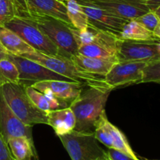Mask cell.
Segmentation results:
<instances>
[{
    "mask_svg": "<svg viewBox=\"0 0 160 160\" xmlns=\"http://www.w3.org/2000/svg\"><path fill=\"white\" fill-rule=\"evenodd\" d=\"M111 91L109 88L88 86L70 104L76 119L74 130L93 132L101 115L106 111L105 106Z\"/></svg>",
    "mask_w": 160,
    "mask_h": 160,
    "instance_id": "1",
    "label": "cell"
},
{
    "mask_svg": "<svg viewBox=\"0 0 160 160\" xmlns=\"http://www.w3.org/2000/svg\"><path fill=\"white\" fill-rule=\"evenodd\" d=\"M21 17H26L32 20L59 49L60 56L70 58L78 53L79 31L72 24L47 16L27 13Z\"/></svg>",
    "mask_w": 160,
    "mask_h": 160,
    "instance_id": "2",
    "label": "cell"
},
{
    "mask_svg": "<svg viewBox=\"0 0 160 160\" xmlns=\"http://www.w3.org/2000/svg\"><path fill=\"white\" fill-rule=\"evenodd\" d=\"M21 56L35 61L59 75L73 82L83 83L86 86L109 88L105 83L104 77H98V75L84 72L78 67L70 58L62 56H51L35 50L24 53Z\"/></svg>",
    "mask_w": 160,
    "mask_h": 160,
    "instance_id": "3",
    "label": "cell"
},
{
    "mask_svg": "<svg viewBox=\"0 0 160 160\" xmlns=\"http://www.w3.org/2000/svg\"><path fill=\"white\" fill-rule=\"evenodd\" d=\"M78 39L80 42L79 54L118 62L117 51L120 39L114 35L88 25L85 29L79 31Z\"/></svg>",
    "mask_w": 160,
    "mask_h": 160,
    "instance_id": "4",
    "label": "cell"
},
{
    "mask_svg": "<svg viewBox=\"0 0 160 160\" xmlns=\"http://www.w3.org/2000/svg\"><path fill=\"white\" fill-rule=\"evenodd\" d=\"M2 93L12 112L25 125L33 126L36 124H46L47 112L34 105L20 84L7 83L1 87Z\"/></svg>",
    "mask_w": 160,
    "mask_h": 160,
    "instance_id": "5",
    "label": "cell"
},
{
    "mask_svg": "<svg viewBox=\"0 0 160 160\" xmlns=\"http://www.w3.org/2000/svg\"><path fill=\"white\" fill-rule=\"evenodd\" d=\"M58 136L72 160H94L103 158L106 155V151L98 144L94 132L73 130Z\"/></svg>",
    "mask_w": 160,
    "mask_h": 160,
    "instance_id": "6",
    "label": "cell"
},
{
    "mask_svg": "<svg viewBox=\"0 0 160 160\" xmlns=\"http://www.w3.org/2000/svg\"><path fill=\"white\" fill-rule=\"evenodd\" d=\"M3 25L18 35L35 51L51 56H60L59 49L28 17L17 16Z\"/></svg>",
    "mask_w": 160,
    "mask_h": 160,
    "instance_id": "7",
    "label": "cell"
},
{
    "mask_svg": "<svg viewBox=\"0 0 160 160\" xmlns=\"http://www.w3.org/2000/svg\"><path fill=\"white\" fill-rule=\"evenodd\" d=\"M7 58L10 60L18 69L20 84L24 87L32 86L39 82L49 80L73 82L68 78L49 70L45 66L23 56L7 55Z\"/></svg>",
    "mask_w": 160,
    "mask_h": 160,
    "instance_id": "8",
    "label": "cell"
},
{
    "mask_svg": "<svg viewBox=\"0 0 160 160\" xmlns=\"http://www.w3.org/2000/svg\"><path fill=\"white\" fill-rule=\"evenodd\" d=\"M160 58V40L154 42L121 40L118 42L119 61L150 62Z\"/></svg>",
    "mask_w": 160,
    "mask_h": 160,
    "instance_id": "9",
    "label": "cell"
},
{
    "mask_svg": "<svg viewBox=\"0 0 160 160\" xmlns=\"http://www.w3.org/2000/svg\"><path fill=\"white\" fill-rule=\"evenodd\" d=\"M146 62L119 61L104 76L105 83L111 89L129 84L142 83V72Z\"/></svg>",
    "mask_w": 160,
    "mask_h": 160,
    "instance_id": "10",
    "label": "cell"
},
{
    "mask_svg": "<svg viewBox=\"0 0 160 160\" xmlns=\"http://www.w3.org/2000/svg\"><path fill=\"white\" fill-rule=\"evenodd\" d=\"M81 5H89L105 9L127 20H134L149 11L141 0H77Z\"/></svg>",
    "mask_w": 160,
    "mask_h": 160,
    "instance_id": "11",
    "label": "cell"
},
{
    "mask_svg": "<svg viewBox=\"0 0 160 160\" xmlns=\"http://www.w3.org/2000/svg\"><path fill=\"white\" fill-rule=\"evenodd\" d=\"M81 6L87 15L89 25L120 38L123 26L128 20L96 6L81 4Z\"/></svg>",
    "mask_w": 160,
    "mask_h": 160,
    "instance_id": "12",
    "label": "cell"
},
{
    "mask_svg": "<svg viewBox=\"0 0 160 160\" xmlns=\"http://www.w3.org/2000/svg\"><path fill=\"white\" fill-rule=\"evenodd\" d=\"M0 133L5 141L14 136H26L33 141L32 126L25 125L6 103L0 87Z\"/></svg>",
    "mask_w": 160,
    "mask_h": 160,
    "instance_id": "13",
    "label": "cell"
},
{
    "mask_svg": "<svg viewBox=\"0 0 160 160\" xmlns=\"http://www.w3.org/2000/svg\"><path fill=\"white\" fill-rule=\"evenodd\" d=\"M31 86L41 93H50L58 100L71 103L81 93L85 85L77 82L49 80L36 83Z\"/></svg>",
    "mask_w": 160,
    "mask_h": 160,
    "instance_id": "14",
    "label": "cell"
},
{
    "mask_svg": "<svg viewBox=\"0 0 160 160\" xmlns=\"http://www.w3.org/2000/svg\"><path fill=\"white\" fill-rule=\"evenodd\" d=\"M27 9L28 12L25 14L47 16L71 24L67 15V6L59 0H27Z\"/></svg>",
    "mask_w": 160,
    "mask_h": 160,
    "instance_id": "15",
    "label": "cell"
},
{
    "mask_svg": "<svg viewBox=\"0 0 160 160\" xmlns=\"http://www.w3.org/2000/svg\"><path fill=\"white\" fill-rule=\"evenodd\" d=\"M47 125L53 128L57 136L70 133L75 129L76 119L70 107L47 112Z\"/></svg>",
    "mask_w": 160,
    "mask_h": 160,
    "instance_id": "16",
    "label": "cell"
},
{
    "mask_svg": "<svg viewBox=\"0 0 160 160\" xmlns=\"http://www.w3.org/2000/svg\"><path fill=\"white\" fill-rule=\"evenodd\" d=\"M0 45L8 55L12 56H22L34 50L18 35L4 25H0Z\"/></svg>",
    "mask_w": 160,
    "mask_h": 160,
    "instance_id": "17",
    "label": "cell"
},
{
    "mask_svg": "<svg viewBox=\"0 0 160 160\" xmlns=\"http://www.w3.org/2000/svg\"><path fill=\"white\" fill-rule=\"evenodd\" d=\"M70 59L78 67L84 72L102 77H104L109 72L111 67L117 62L111 60L88 57L79 53L72 56Z\"/></svg>",
    "mask_w": 160,
    "mask_h": 160,
    "instance_id": "18",
    "label": "cell"
},
{
    "mask_svg": "<svg viewBox=\"0 0 160 160\" xmlns=\"http://www.w3.org/2000/svg\"><path fill=\"white\" fill-rule=\"evenodd\" d=\"M7 144L15 160H38L34 141L26 136L11 137Z\"/></svg>",
    "mask_w": 160,
    "mask_h": 160,
    "instance_id": "19",
    "label": "cell"
},
{
    "mask_svg": "<svg viewBox=\"0 0 160 160\" xmlns=\"http://www.w3.org/2000/svg\"><path fill=\"white\" fill-rule=\"evenodd\" d=\"M121 40L138 41V42H154L159 41L152 31L145 28L136 20H131L127 22L120 33Z\"/></svg>",
    "mask_w": 160,
    "mask_h": 160,
    "instance_id": "20",
    "label": "cell"
},
{
    "mask_svg": "<svg viewBox=\"0 0 160 160\" xmlns=\"http://www.w3.org/2000/svg\"><path fill=\"white\" fill-rule=\"evenodd\" d=\"M66 6L70 23L76 29L81 31L88 27L87 15L84 13L81 4L77 0H67Z\"/></svg>",
    "mask_w": 160,
    "mask_h": 160,
    "instance_id": "21",
    "label": "cell"
},
{
    "mask_svg": "<svg viewBox=\"0 0 160 160\" xmlns=\"http://www.w3.org/2000/svg\"><path fill=\"white\" fill-rule=\"evenodd\" d=\"M109 130H110L111 136H112V147H111V148L118 150L133 157L134 158L138 159V156L128 143L126 136L122 133L121 130L114 125H112V123H110V125H109Z\"/></svg>",
    "mask_w": 160,
    "mask_h": 160,
    "instance_id": "22",
    "label": "cell"
},
{
    "mask_svg": "<svg viewBox=\"0 0 160 160\" xmlns=\"http://www.w3.org/2000/svg\"><path fill=\"white\" fill-rule=\"evenodd\" d=\"M7 83L20 84V78L17 67L6 57L0 61V87Z\"/></svg>",
    "mask_w": 160,
    "mask_h": 160,
    "instance_id": "23",
    "label": "cell"
},
{
    "mask_svg": "<svg viewBox=\"0 0 160 160\" xmlns=\"http://www.w3.org/2000/svg\"><path fill=\"white\" fill-rule=\"evenodd\" d=\"M142 83H160V58L147 63L142 72Z\"/></svg>",
    "mask_w": 160,
    "mask_h": 160,
    "instance_id": "24",
    "label": "cell"
},
{
    "mask_svg": "<svg viewBox=\"0 0 160 160\" xmlns=\"http://www.w3.org/2000/svg\"><path fill=\"white\" fill-rule=\"evenodd\" d=\"M24 88L29 98L31 99V101L34 104V105L38 108L45 111V112L52 111L49 101H48V98L45 97V94L34 89L31 86H26Z\"/></svg>",
    "mask_w": 160,
    "mask_h": 160,
    "instance_id": "25",
    "label": "cell"
},
{
    "mask_svg": "<svg viewBox=\"0 0 160 160\" xmlns=\"http://www.w3.org/2000/svg\"><path fill=\"white\" fill-rule=\"evenodd\" d=\"M17 15L13 0H0V25H3Z\"/></svg>",
    "mask_w": 160,
    "mask_h": 160,
    "instance_id": "26",
    "label": "cell"
},
{
    "mask_svg": "<svg viewBox=\"0 0 160 160\" xmlns=\"http://www.w3.org/2000/svg\"><path fill=\"white\" fill-rule=\"evenodd\" d=\"M134 20H137L138 23L143 25L145 28L152 31V32L155 31V29H156V27L158 26L160 22L159 18L156 15V13L152 10H149L146 13L143 14V15L134 19Z\"/></svg>",
    "mask_w": 160,
    "mask_h": 160,
    "instance_id": "27",
    "label": "cell"
},
{
    "mask_svg": "<svg viewBox=\"0 0 160 160\" xmlns=\"http://www.w3.org/2000/svg\"><path fill=\"white\" fill-rule=\"evenodd\" d=\"M0 160H15L12 157L7 142L0 133Z\"/></svg>",
    "mask_w": 160,
    "mask_h": 160,
    "instance_id": "28",
    "label": "cell"
},
{
    "mask_svg": "<svg viewBox=\"0 0 160 160\" xmlns=\"http://www.w3.org/2000/svg\"><path fill=\"white\" fill-rule=\"evenodd\" d=\"M106 153H107L108 157L111 160H140L139 158L138 159L134 158L133 157L130 156L123 152L113 148H108Z\"/></svg>",
    "mask_w": 160,
    "mask_h": 160,
    "instance_id": "29",
    "label": "cell"
},
{
    "mask_svg": "<svg viewBox=\"0 0 160 160\" xmlns=\"http://www.w3.org/2000/svg\"><path fill=\"white\" fill-rule=\"evenodd\" d=\"M17 9V16H23L27 12V0H13Z\"/></svg>",
    "mask_w": 160,
    "mask_h": 160,
    "instance_id": "30",
    "label": "cell"
},
{
    "mask_svg": "<svg viewBox=\"0 0 160 160\" xmlns=\"http://www.w3.org/2000/svg\"><path fill=\"white\" fill-rule=\"evenodd\" d=\"M144 5L148 7L149 10H155L157 7L160 6V0H141Z\"/></svg>",
    "mask_w": 160,
    "mask_h": 160,
    "instance_id": "31",
    "label": "cell"
},
{
    "mask_svg": "<svg viewBox=\"0 0 160 160\" xmlns=\"http://www.w3.org/2000/svg\"><path fill=\"white\" fill-rule=\"evenodd\" d=\"M7 53L4 51V50H3V49L2 48L1 45H0V61L7 57Z\"/></svg>",
    "mask_w": 160,
    "mask_h": 160,
    "instance_id": "32",
    "label": "cell"
},
{
    "mask_svg": "<svg viewBox=\"0 0 160 160\" xmlns=\"http://www.w3.org/2000/svg\"><path fill=\"white\" fill-rule=\"evenodd\" d=\"M153 33H154V35L158 39H160V22L159 24H158V26L156 27V29H155V31H153Z\"/></svg>",
    "mask_w": 160,
    "mask_h": 160,
    "instance_id": "33",
    "label": "cell"
},
{
    "mask_svg": "<svg viewBox=\"0 0 160 160\" xmlns=\"http://www.w3.org/2000/svg\"><path fill=\"white\" fill-rule=\"evenodd\" d=\"M153 11H154V12L156 13V14L158 16V17H159V20H160V6H159V7L156 8V9H155V10H153Z\"/></svg>",
    "mask_w": 160,
    "mask_h": 160,
    "instance_id": "34",
    "label": "cell"
},
{
    "mask_svg": "<svg viewBox=\"0 0 160 160\" xmlns=\"http://www.w3.org/2000/svg\"><path fill=\"white\" fill-rule=\"evenodd\" d=\"M102 160H111V159H110V158H109V157H108V155H107V153H106V155H105L104 157H103Z\"/></svg>",
    "mask_w": 160,
    "mask_h": 160,
    "instance_id": "35",
    "label": "cell"
},
{
    "mask_svg": "<svg viewBox=\"0 0 160 160\" xmlns=\"http://www.w3.org/2000/svg\"><path fill=\"white\" fill-rule=\"evenodd\" d=\"M59 1H60V2H62V3H67V0H59Z\"/></svg>",
    "mask_w": 160,
    "mask_h": 160,
    "instance_id": "36",
    "label": "cell"
},
{
    "mask_svg": "<svg viewBox=\"0 0 160 160\" xmlns=\"http://www.w3.org/2000/svg\"><path fill=\"white\" fill-rule=\"evenodd\" d=\"M94 160H102V158H95V159Z\"/></svg>",
    "mask_w": 160,
    "mask_h": 160,
    "instance_id": "37",
    "label": "cell"
},
{
    "mask_svg": "<svg viewBox=\"0 0 160 160\" xmlns=\"http://www.w3.org/2000/svg\"><path fill=\"white\" fill-rule=\"evenodd\" d=\"M145 160H148V159H145ZM160 160V159H159Z\"/></svg>",
    "mask_w": 160,
    "mask_h": 160,
    "instance_id": "38",
    "label": "cell"
}]
</instances>
